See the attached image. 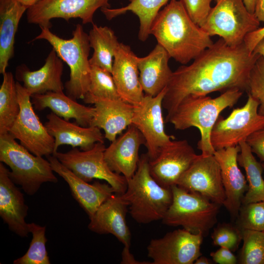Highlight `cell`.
Instances as JSON below:
<instances>
[{"instance_id":"7","label":"cell","mask_w":264,"mask_h":264,"mask_svg":"<svg viewBox=\"0 0 264 264\" xmlns=\"http://www.w3.org/2000/svg\"><path fill=\"white\" fill-rule=\"evenodd\" d=\"M171 190L173 200L162 220L163 223L207 236L217 222L221 205L177 185L172 186Z\"/></svg>"},{"instance_id":"20","label":"cell","mask_w":264,"mask_h":264,"mask_svg":"<svg viewBox=\"0 0 264 264\" xmlns=\"http://www.w3.org/2000/svg\"><path fill=\"white\" fill-rule=\"evenodd\" d=\"M83 100L94 105L90 126L102 129L105 138L110 142L132 124L133 106L121 99H100L86 95Z\"/></svg>"},{"instance_id":"11","label":"cell","mask_w":264,"mask_h":264,"mask_svg":"<svg viewBox=\"0 0 264 264\" xmlns=\"http://www.w3.org/2000/svg\"><path fill=\"white\" fill-rule=\"evenodd\" d=\"M258 107V102L248 94L242 107L233 109L226 118L219 116L210 135L215 151L239 145L253 133L264 128V116L259 113Z\"/></svg>"},{"instance_id":"38","label":"cell","mask_w":264,"mask_h":264,"mask_svg":"<svg viewBox=\"0 0 264 264\" xmlns=\"http://www.w3.org/2000/svg\"><path fill=\"white\" fill-rule=\"evenodd\" d=\"M211 238L214 245L235 251L242 240V230L229 223L218 225L214 229Z\"/></svg>"},{"instance_id":"37","label":"cell","mask_w":264,"mask_h":264,"mask_svg":"<svg viewBox=\"0 0 264 264\" xmlns=\"http://www.w3.org/2000/svg\"><path fill=\"white\" fill-rule=\"evenodd\" d=\"M246 91L259 104L258 112L264 116V57L260 56L252 68Z\"/></svg>"},{"instance_id":"29","label":"cell","mask_w":264,"mask_h":264,"mask_svg":"<svg viewBox=\"0 0 264 264\" xmlns=\"http://www.w3.org/2000/svg\"><path fill=\"white\" fill-rule=\"evenodd\" d=\"M169 0H129L125 6L118 8L104 7L101 11L106 18L110 20L130 11L136 15L139 21L138 38L145 42L150 34L152 25L162 7Z\"/></svg>"},{"instance_id":"14","label":"cell","mask_w":264,"mask_h":264,"mask_svg":"<svg viewBox=\"0 0 264 264\" xmlns=\"http://www.w3.org/2000/svg\"><path fill=\"white\" fill-rule=\"evenodd\" d=\"M109 0H41L27 10L29 23L50 28V21L62 18L68 22L80 18L84 24L93 23V15L99 8H110Z\"/></svg>"},{"instance_id":"21","label":"cell","mask_w":264,"mask_h":264,"mask_svg":"<svg viewBox=\"0 0 264 264\" xmlns=\"http://www.w3.org/2000/svg\"><path fill=\"white\" fill-rule=\"evenodd\" d=\"M128 206L121 195L114 193L89 218L88 228L99 234H110L124 246L130 247L131 234L126 216Z\"/></svg>"},{"instance_id":"27","label":"cell","mask_w":264,"mask_h":264,"mask_svg":"<svg viewBox=\"0 0 264 264\" xmlns=\"http://www.w3.org/2000/svg\"><path fill=\"white\" fill-rule=\"evenodd\" d=\"M34 108L41 110L46 108L64 119H74L83 127L90 126L94 116V108L87 107L77 102L65 95L63 91H48L31 96Z\"/></svg>"},{"instance_id":"35","label":"cell","mask_w":264,"mask_h":264,"mask_svg":"<svg viewBox=\"0 0 264 264\" xmlns=\"http://www.w3.org/2000/svg\"><path fill=\"white\" fill-rule=\"evenodd\" d=\"M242 230L243 245L240 255V263L264 264V231Z\"/></svg>"},{"instance_id":"6","label":"cell","mask_w":264,"mask_h":264,"mask_svg":"<svg viewBox=\"0 0 264 264\" xmlns=\"http://www.w3.org/2000/svg\"><path fill=\"white\" fill-rule=\"evenodd\" d=\"M16 140L9 132L0 135V161L11 169V180L29 196L44 183L57 182L49 161L33 154Z\"/></svg>"},{"instance_id":"47","label":"cell","mask_w":264,"mask_h":264,"mask_svg":"<svg viewBox=\"0 0 264 264\" xmlns=\"http://www.w3.org/2000/svg\"><path fill=\"white\" fill-rule=\"evenodd\" d=\"M41 0H18L22 4L26 6L28 9L35 5Z\"/></svg>"},{"instance_id":"42","label":"cell","mask_w":264,"mask_h":264,"mask_svg":"<svg viewBox=\"0 0 264 264\" xmlns=\"http://www.w3.org/2000/svg\"><path fill=\"white\" fill-rule=\"evenodd\" d=\"M264 38V26L248 33L244 40L246 48L253 52L257 44Z\"/></svg>"},{"instance_id":"2","label":"cell","mask_w":264,"mask_h":264,"mask_svg":"<svg viewBox=\"0 0 264 264\" xmlns=\"http://www.w3.org/2000/svg\"><path fill=\"white\" fill-rule=\"evenodd\" d=\"M150 34L170 58L183 65L214 43L211 37L191 19L180 0H170L159 12Z\"/></svg>"},{"instance_id":"23","label":"cell","mask_w":264,"mask_h":264,"mask_svg":"<svg viewBox=\"0 0 264 264\" xmlns=\"http://www.w3.org/2000/svg\"><path fill=\"white\" fill-rule=\"evenodd\" d=\"M136 56L130 46L120 43L111 73L121 98L133 106L139 103L145 96L139 80Z\"/></svg>"},{"instance_id":"36","label":"cell","mask_w":264,"mask_h":264,"mask_svg":"<svg viewBox=\"0 0 264 264\" xmlns=\"http://www.w3.org/2000/svg\"><path fill=\"white\" fill-rule=\"evenodd\" d=\"M237 218L241 230L264 231V201L242 204Z\"/></svg>"},{"instance_id":"26","label":"cell","mask_w":264,"mask_h":264,"mask_svg":"<svg viewBox=\"0 0 264 264\" xmlns=\"http://www.w3.org/2000/svg\"><path fill=\"white\" fill-rule=\"evenodd\" d=\"M170 58L158 44L148 55L136 56L139 80L145 95L155 96L167 87L173 74L168 64Z\"/></svg>"},{"instance_id":"44","label":"cell","mask_w":264,"mask_h":264,"mask_svg":"<svg viewBox=\"0 0 264 264\" xmlns=\"http://www.w3.org/2000/svg\"><path fill=\"white\" fill-rule=\"evenodd\" d=\"M254 14L260 22H264V0H257Z\"/></svg>"},{"instance_id":"1","label":"cell","mask_w":264,"mask_h":264,"mask_svg":"<svg viewBox=\"0 0 264 264\" xmlns=\"http://www.w3.org/2000/svg\"><path fill=\"white\" fill-rule=\"evenodd\" d=\"M260 56L249 51L244 43L230 46L220 38L190 65H182L173 72L162 102L166 118L189 95L232 88L246 91L250 72Z\"/></svg>"},{"instance_id":"13","label":"cell","mask_w":264,"mask_h":264,"mask_svg":"<svg viewBox=\"0 0 264 264\" xmlns=\"http://www.w3.org/2000/svg\"><path fill=\"white\" fill-rule=\"evenodd\" d=\"M203 236L178 229L152 239L147 246L152 264H192L201 255Z\"/></svg>"},{"instance_id":"22","label":"cell","mask_w":264,"mask_h":264,"mask_svg":"<svg viewBox=\"0 0 264 264\" xmlns=\"http://www.w3.org/2000/svg\"><path fill=\"white\" fill-rule=\"evenodd\" d=\"M9 170L0 163V216L10 231L21 237L29 232L25 221L28 206L24 196L9 175Z\"/></svg>"},{"instance_id":"33","label":"cell","mask_w":264,"mask_h":264,"mask_svg":"<svg viewBox=\"0 0 264 264\" xmlns=\"http://www.w3.org/2000/svg\"><path fill=\"white\" fill-rule=\"evenodd\" d=\"M29 232L32 239L27 252L22 256L13 261L14 264H50L46 249L47 238L46 227L34 222L28 223Z\"/></svg>"},{"instance_id":"43","label":"cell","mask_w":264,"mask_h":264,"mask_svg":"<svg viewBox=\"0 0 264 264\" xmlns=\"http://www.w3.org/2000/svg\"><path fill=\"white\" fill-rule=\"evenodd\" d=\"M122 264H152L149 262H140L136 260L130 251V247L124 246L122 252Z\"/></svg>"},{"instance_id":"24","label":"cell","mask_w":264,"mask_h":264,"mask_svg":"<svg viewBox=\"0 0 264 264\" xmlns=\"http://www.w3.org/2000/svg\"><path fill=\"white\" fill-rule=\"evenodd\" d=\"M62 61L52 49L42 67L31 71L26 65H21L16 69V78L23 83V87L31 96L48 91H63L65 87L62 81Z\"/></svg>"},{"instance_id":"3","label":"cell","mask_w":264,"mask_h":264,"mask_svg":"<svg viewBox=\"0 0 264 264\" xmlns=\"http://www.w3.org/2000/svg\"><path fill=\"white\" fill-rule=\"evenodd\" d=\"M238 88H232L212 98L207 95H190L184 98L165 123H171L176 130L194 127L198 129L200 139L198 149L203 156L213 155L215 150L210 140L211 132L220 113L237 103L243 94Z\"/></svg>"},{"instance_id":"15","label":"cell","mask_w":264,"mask_h":264,"mask_svg":"<svg viewBox=\"0 0 264 264\" xmlns=\"http://www.w3.org/2000/svg\"><path fill=\"white\" fill-rule=\"evenodd\" d=\"M198 156L187 140L174 139L149 160L150 173L161 186L171 188Z\"/></svg>"},{"instance_id":"41","label":"cell","mask_w":264,"mask_h":264,"mask_svg":"<svg viewBox=\"0 0 264 264\" xmlns=\"http://www.w3.org/2000/svg\"><path fill=\"white\" fill-rule=\"evenodd\" d=\"M210 256L214 262L219 264H235L237 262L232 251L224 247H220L215 252H211Z\"/></svg>"},{"instance_id":"31","label":"cell","mask_w":264,"mask_h":264,"mask_svg":"<svg viewBox=\"0 0 264 264\" xmlns=\"http://www.w3.org/2000/svg\"><path fill=\"white\" fill-rule=\"evenodd\" d=\"M239 146L240 152L238 156V161L245 170L248 183V189L242 199V204L264 201L262 164L255 158L250 147L245 141L241 142Z\"/></svg>"},{"instance_id":"50","label":"cell","mask_w":264,"mask_h":264,"mask_svg":"<svg viewBox=\"0 0 264 264\" xmlns=\"http://www.w3.org/2000/svg\"><path fill=\"white\" fill-rule=\"evenodd\" d=\"M215 0V1L216 2V1H217L218 0Z\"/></svg>"},{"instance_id":"8","label":"cell","mask_w":264,"mask_h":264,"mask_svg":"<svg viewBox=\"0 0 264 264\" xmlns=\"http://www.w3.org/2000/svg\"><path fill=\"white\" fill-rule=\"evenodd\" d=\"M260 22L242 0H218L201 28L210 36H219L230 46L244 43L246 36L260 27Z\"/></svg>"},{"instance_id":"9","label":"cell","mask_w":264,"mask_h":264,"mask_svg":"<svg viewBox=\"0 0 264 264\" xmlns=\"http://www.w3.org/2000/svg\"><path fill=\"white\" fill-rule=\"evenodd\" d=\"M106 148L104 142H97L87 150L80 151L73 148L66 153L57 151L52 155L85 181L89 182L93 179L104 180L112 187L115 193L122 195L127 189V180L123 176L110 168L104 157Z\"/></svg>"},{"instance_id":"18","label":"cell","mask_w":264,"mask_h":264,"mask_svg":"<svg viewBox=\"0 0 264 264\" xmlns=\"http://www.w3.org/2000/svg\"><path fill=\"white\" fill-rule=\"evenodd\" d=\"M47 157L54 172L68 184L72 196L85 211L89 218L115 191L107 182L94 181L92 184L85 181L64 166L54 155Z\"/></svg>"},{"instance_id":"17","label":"cell","mask_w":264,"mask_h":264,"mask_svg":"<svg viewBox=\"0 0 264 264\" xmlns=\"http://www.w3.org/2000/svg\"><path fill=\"white\" fill-rule=\"evenodd\" d=\"M239 145L215 151L214 156L220 169L225 200L223 206L231 217L237 218L242 200L248 189V183L238 166Z\"/></svg>"},{"instance_id":"25","label":"cell","mask_w":264,"mask_h":264,"mask_svg":"<svg viewBox=\"0 0 264 264\" xmlns=\"http://www.w3.org/2000/svg\"><path fill=\"white\" fill-rule=\"evenodd\" d=\"M46 118L47 121L44 125L54 138L55 153L63 145L87 150L97 142H104V135L97 127H83L66 120L52 112L47 115Z\"/></svg>"},{"instance_id":"34","label":"cell","mask_w":264,"mask_h":264,"mask_svg":"<svg viewBox=\"0 0 264 264\" xmlns=\"http://www.w3.org/2000/svg\"><path fill=\"white\" fill-rule=\"evenodd\" d=\"M86 95L100 99H121L111 73L94 66H91L90 84Z\"/></svg>"},{"instance_id":"5","label":"cell","mask_w":264,"mask_h":264,"mask_svg":"<svg viewBox=\"0 0 264 264\" xmlns=\"http://www.w3.org/2000/svg\"><path fill=\"white\" fill-rule=\"evenodd\" d=\"M41 33L33 41L45 40L51 45L58 56L70 68V78L65 85L67 95L74 100L83 99L88 91L90 84L88 35L80 24L76 25L72 37L67 40L53 33L49 28L41 27Z\"/></svg>"},{"instance_id":"10","label":"cell","mask_w":264,"mask_h":264,"mask_svg":"<svg viewBox=\"0 0 264 264\" xmlns=\"http://www.w3.org/2000/svg\"><path fill=\"white\" fill-rule=\"evenodd\" d=\"M16 88L20 110L8 132L33 154L52 155L55 153L54 138L36 114L31 95L19 82Z\"/></svg>"},{"instance_id":"48","label":"cell","mask_w":264,"mask_h":264,"mask_svg":"<svg viewBox=\"0 0 264 264\" xmlns=\"http://www.w3.org/2000/svg\"><path fill=\"white\" fill-rule=\"evenodd\" d=\"M195 264H211V262L205 256H200L195 261Z\"/></svg>"},{"instance_id":"49","label":"cell","mask_w":264,"mask_h":264,"mask_svg":"<svg viewBox=\"0 0 264 264\" xmlns=\"http://www.w3.org/2000/svg\"><path fill=\"white\" fill-rule=\"evenodd\" d=\"M262 166H263V167L264 172V163L262 162Z\"/></svg>"},{"instance_id":"16","label":"cell","mask_w":264,"mask_h":264,"mask_svg":"<svg viewBox=\"0 0 264 264\" xmlns=\"http://www.w3.org/2000/svg\"><path fill=\"white\" fill-rule=\"evenodd\" d=\"M176 185L198 193L221 206L225 200L220 167L214 154L198 155L179 179Z\"/></svg>"},{"instance_id":"39","label":"cell","mask_w":264,"mask_h":264,"mask_svg":"<svg viewBox=\"0 0 264 264\" xmlns=\"http://www.w3.org/2000/svg\"><path fill=\"white\" fill-rule=\"evenodd\" d=\"M213 0H180L191 19L201 27L211 10Z\"/></svg>"},{"instance_id":"46","label":"cell","mask_w":264,"mask_h":264,"mask_svg":"<svg viewBox=\"0 0 264 264\" xmlns=\"http://www.w3.org/2000/svg\"><path fill=\"white\" fill-rule=\"evenodd\" d=\"M253 52L264 57V38L257 44Z\"/></svg>"},{"instance_id":"45","label":"cell","mask_w":264,"mask_h":264,"mask_svg":"<svg viewBox=\"0 0 264 264\" xmlns=\"http://www.w3.org/2000/svg\"><path fill=\"white\" fill-rule=\"evenodd\" d=\"M243 3L248 10V11L254 14L255 9V6L256 4L257 0H242Z\"/></svg>"},{"instance_id":"32","label":"cell","mask_w":264,"mask_h":264,"mask_svg":"<svg viewBox=\"0 0 264 264\" xmlns=\"http://www.w3.org/2000/svg\"><path fill=\"white\" fill-rule=\"evenodd\" d=\"M2 75L0 88V135L8 132L20 110L13 74L6 71Z\"/></svg>"},{"instance_id":"30","label":"cell","mask_w":264,"mask_h":264,"mask_svg":"<svg viewBox=\"0 0 264 264\" xmlns=\"http://www.w3.org/2000/svg\"><path fill=\"white\" fill-rule=\"evenodd\" d=\"M88 35L90 46L94 50L89 59L90 66L111 73L114 56L120 44L114 32L108 26L93 24Z\"/></svg>"},{"instance_id":"4","label":"cell","mask_w":264,"mask_h":264,"mask_svg":"<svg viewBox=\"0 0 264 264\" xmlns=\"http://www.w3.org/2000/svg\"><path fill=\"white\" fill-rule=\"evenodd\" d=\"M149 160L147 154L140 156L137 169L121 195L131 216L142 224L162 220L173 200L171 188L161 186L152 176Z\"/></svg>"},{"instance_id":"12","label":"cell","mask_w":264,"mask_h":264,"mask_svg":"<svg viewBox=\"0 0 264 264\" xmlns=\"http://www.w3.org/2000/svg\"><path fill=\"white\" fill-rule=\"evenodd\" d=\"M167 87L155 96L145 95L142 101L133 106L132 124L142 134L150 160L155 158L161 149L175 139L165 132L162 115V102Z\"/></svg>"},{"instance_id":"28","label":"cell","mask_w":264,"mask_h":264,"mask_svg":"<svg viewBox=\"0 0 264 264\" xmlns=\"http://www.w3.org/2000/svg\"><path fill=\"white\" fill-rule=\"evenodd\" d=\"M28 8L18 0H0V73L6 72L14 54L15 37L21 19Z\"/></svg>"},{"instance_id":"40","label":"cell","mask_w":264,"mask_h":264,"mask_svg":"<svg viewBox=\"0 0 264 264\" xmlns=\"http://www.w3.org/2000/svg\"><path fill=\"white\" fill-rule=\"evenodd\" d=\"M250 147L252 152L264 163V128L251 134L245 141Z\"/></svg>"},{"instance_id":"19","label":"cell","mask_w":264,"mask_h":264,"mask_svg":"<svg viewBox=\"0 0 264 264\" xmlns=\"http://www.w3.org/2000/svg\"><path fill=\"white\" fill-rule=\"evenodd\" d=\"M111 142L104 152L105 160L113 172L123 176L128 181L137 169L139 150L142 145H145V139L131 124L124 133Z\"/></svg>"}]
</instances>
